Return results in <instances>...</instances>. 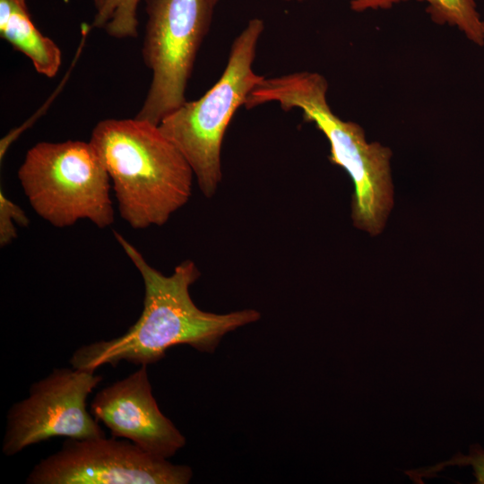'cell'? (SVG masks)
I'll list each match as a JSON object with an SVG mask.
<instances>
[{
    "instance_id": "obj_1",
    "label": "cell",
    "mask_w": 484,
    "mask_h": 484,
    "mask_svg": "<svg viewBox=\"0 0 484 484\" xmlns=\"http://www.w3.org/2000/svg\"><path fill=\"white\" fill-rule=\"evenodd\" d=\"M114 237L142 275L143 308L123 335L78 348L70 359L73 367L96 371L100 366L116 367L121 361L149 366L164 359L168 349L177 345L213 353L224 335L261 318V313L253 308L227 314L203 311L189 292L201 276L194 261L181 262L167 276L151 266L119 232L114 231Z\"/></svg>"
},
{
    "instance_id": "obj_2",
    "label": "cell",
    "mask_w": 484,
    "mask_h": 484,
    "mask_svg": "<svg viewBox=\"0 0 484 484\" xmlns=\"http://www.w3.org/2000/svg\"><path fill=\"white\" fill-rule=\"evenodd\" d=\"M90 142L112 182L119 214L131 228L162 226L189 201L194 171L159 125L137 117L104 119Z\"/></svg>"
},
{
    "instance_id": "obj_3",
    "label": "cell",
    "mask_w": 484,
    "mask_h": 484,
    "mask_svg": "<svg viewBox=\"0 0 484 484\" xmlns=\"http://www.w3.org/2000/svg\"><path fill=\"white\" fill-rule=\"evenodd\" d=\"M326 79L312 72L264 77L248 95L245 107L277 102L284 111L298 108L330 143L329 160L351 178V218L356 228L378 235L393 204L392 151L377 142L367 143L362 127L336 116L327 101Z\"/></svg>"
},
{
    "instance_id": "obj_4",
    "label": "cell",
    "mask_w": 484,
    "mask_h": 484,
    "mask_svg": "<svg viewBox=\"0 0 484 484\" xmlns=\"http://www.w3.org/2000/svg\"><path fill=\"white\" fill-rule=\"evenodd\" d=\"M264 21L251 19L234 39L225 69L204 95L186 101L159 125L191 166L203 194L212 197L221 182V146L229 122L264 78L253 70Z\"/></svg>"
},
{
    "instance_id": "obj_5",
    "label": "cell",
    "mask_w": 484,
    "mask_h": 484,
    "mask_svg": "<svg viewBox=\"0 0 484 484\" xmlns=\"http://www.w3.org/2000/svg\"><path fill=\"white\" fill-rule=\"evenodd\" d=\"M18 179L34 212L56 228L115 220L110 178L91 142H40L26 153Z\"/></svg>"
},
{
    "instance_id": "obj_6",
    "label": "cell",
    "mask_w": 484,
    "mask_h": 484,
    "mask_svg": "<svg viewBox=\"0 0 484 484\" xmlns=\"http://www.w3.org/2000/svg\"><path fill=\"white\" fill-rule=\"evenodd\" d=\"M213 8L212 0H145L142 53L152 78L135 117L159 125L186 101V85Z\"/></svg>"
},
{
    "instance_id": "obj_7",
    "label": "cell",
    "mask_w": 484,
    "mask_h": 484,
    "mask_svg": "<svg viewBox=\"0 0 484 484\" xmlns=\"http://www.w3.org/2000/svg\"><path fill=\"white\" fill-rule=\"evenodd\" d=\"M95 371L57 367L34 382L29 395L13 403L6 416L2 452L13 456L53 437L88 439L105 436L87 410V398L101 382Z\"/></svg>"
},
{
    "instance_id": "obj_8",
    "label": "cell",
    "mask_w": 484,
    "mask_h": 484,
    "mask_svg": "<svg viewBox=\"0 0 484 484\" xmlns=\"http://www.w3.org/2000/svg\"><path fill=\"white\" fill-rule=\"evenodd\" d=\"M188 465L142 450L131 441L112 436L66 438L56 453L30 471L27 484H187Z\"/></svg>"
},
{
    "instance_id": "obj_9",
    "label": "cell",
    "mask_w": 484,
    "mask_h": 484,
    "mask_svg": "<svg viewBox=\"0 0 484 484\" xmlns=\"http://www.w3.org/2000/svg\"><path fill=\"white\" fill-rule=\"evenodd\" d=\"M91 413L112 436L128 439L159 457L169 459L186 445V437L160 411L145 365L98 392Z\"/></svg>"
},
{
    "instance_id": "obj_10",
    "label": "cell",
    "mask_w": 484,
    "mask_h": 484,
    "mask_svg": "<svg viewBox=\"0 0 484 484\" xmlns=\"http://www.w3.org/2000/svg\"><path fill=\"white\" fill-rule=\"evenodd\" d=\"M0 36L25 55L39 73L53 78L58 73L62 52L37 29L26 0H0Z\"/></svg>"
},
{
    "instance_id": "obj_11",
    "label": "cell",
    "mask_w": 484,
    "mask_h": 484,
    "mask_svg": "<svg viewBox=\"0 0 484 484\" xmlns=\"http://www.w3.org/2000/svg\"><path fill=\"white\" fill-rule=\"evenodd\" d=\"M426 4V12L439 25L458 29L470 41L484 46V21L475 0H417Z\"/></svg>"
},
{
    "instance_id": "obj_12",
    "label": "cell",
    "mask_w": 484,
    "mask_h": 484,
    "mask_svg": "<svg viewBox=\"0 0 484 484\" xmlns=\"http://www.w3.org/2000/svg\"><path fill=\"white\" fill-rule=\"evenodd\" d=\"M141 0H104L91 26L116 39L137 37V6Z\"/></svg>"
},
{
    "instance_id": "obj_13",
    "label": "cell",
    "mask_w": 484,
    "mask_h": 484,
    "mask_svg": "<svg viewBox=\"0 0 484 484\" xmlns=\"http://www.w3.org/2000/svg\"><path fill=\"white\" fill-rule=\"evenodd\" d=\"M15 223L27 228L30 219L23 210L0 191V246L10 245L17 238Z\"/></svg>"
},
{
    "instance_id": "obj_14",
    "label": "cell",
    "mask_w": 484,
    "mask_h": 484,
    "mask_svg": "<svg viewBox=\"0 0 484 484\" xmlns=\"http://www.w3.org/2000/svg\"><path fill=\"white\" fill-rule=\"evenodd\" d=\"M468 455L458 452L450 460L439 463L444 469L447 466H471L476 479V484H484V449L478 444L470 446Z\"/></svg>"
},
{
    "instance_id": "obj_15",
    "label": "cell",
    "mask_w": 484,
    "mask_h": 484,
    "mask_svg": "<svg viewBox=\"0 0 484 484\" xmlns=\"http://www.w3.org/2000/svg\"><path fill=\"white\" fill-rule=\"evenodd\" d=\"M291 1V0H285ZM302 1V0H297ZM407 0H351L350 8L354 12H364L367 10H388L394 4Z\"/></svg>"
},
{
    "instance_id": "obj_16",
    "label": "cell",
    "mask_w": 484,
    "mask_h": 484,
    "mask_svg": "<svg viewBox=\"0 0 484 484\" xmlns=\"http://www.w3.org/2000/svg\"><path fill=\"white\" fill-rule=\"evenodd\" d=\"M103 2L104 0H93L94 5L97 11L101 7Z\"/></svg>"
},
{
    "instance_id": "obj_17",
    "label": "cell",
    "mask_w": 484,
    "mask_h": 484,
    "mask_svg": "<svg viewBox=\"0 0 484 484\" xmlns=\"http://www.w3.org/2000/svg\"><path fill=\"white\" fill-rule=\"evenodd\" d=\"M220 0H212V3L215 6Z\"/></svg>"
}]
</instances>
